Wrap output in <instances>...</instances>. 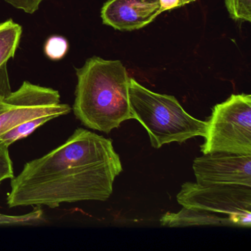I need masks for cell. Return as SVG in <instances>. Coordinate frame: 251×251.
I'll list each match as a JSON object with an SVG mask.
<instances>
[{"instance_id": "cell-15", "label": "cell", "mask_w": 251, "mask_h": 251, "mask_svg": "<svg viewBox=\"0 0 251 251\" xmlns=\"http://www.w3.org/2000/svg\"><path fill=\"white\" fill-rule=\"evenodd\" d=\"M8 148L5 144L0 142V185L4 180L14 177V167Z\"/></svg>"}, {"instance_id": "cell-3", "label": "cell", "mask_w": 251, "mask_h": 251, "mask_svg": "<svg viewBox=\"0 0 251 251\" xmlns=\"http://www.w3.org/2000/svg\"><path fill=\"white\" fill-rule=\"evenodd\" d=\"M129 105L132 118L146 129L155 149L173 142L181 144L206 136L208 123L189 115L175 97L155 93L130 77Z\"/></svg>"}, {"instance_id": "cell-8", "label": "cell", "mask_w": 251, "mask_h": 251, "mask_svg": "<svg viewBox=\"0 0 251 251\" xmlns=\"http://www.w3.org/2000/svg\"><path fill=\"white\" fill-rule=\"evenodd\" d=\"M161 14L159 0H108L101 18L115 30L132 31L146 27Z\"/></svg>"}, {"instance_id": "cell-5", "label": "cell", "mask_w": 251, "mask_h": 251, "mask_svg": "<svg viewBox=\"0 0 251 251\" xmlns=\"http://www.w3.org/2000/svg\"><path fill=\"white\" fill-rule=\"evenodd\" d=\"M182 206L227 216L230 224L251 226V187L242 185H202L187 182L177 195Z\"/></svg>"}, {"instance_id": "cell-16", "label": "cell", "mask_w": 251, "mask_h": 251, "mask_svg": "<svg viewBox=\"0 0 251 251\" xmlns=\"http://www.w3.org/2000/svg\"><path fill=\"white\" fill-rule=\"evenodd\" d=\"M10 5L17 9L23 10L27 14H33L39 9V5L44 0H5Z\"/></svg>"}, {"instance_id": "cell-11", "label": "cell", "mask_w": 251, "mask_h": 251, "mask_svg": "<svg viewBox=\"0 0 251 251\" xmlns=\"http://www.w3.org/2000/svg\"><path fill=\"white\" fill-rule=\"evenodd\" d=\"M55 118H57L55 116H43V117H36V118L27 120L25 123L18 125L14 128L7 131L5 134L2 135L0 137V142L9 147L17 141L27 137L40 126H43L45 123Z\"/></svg>"}, {"instance_id": "cell-17", "label": "cell", "mask_w": 251, "mask_h": 251, "mask_svg": "<svg viewBox=\"0 0 251 251\" xmlns=\"http://www.w3.org/2000/svg\"><path fill=\"white\" fill-rule=\"evenodd\" d=\"M159 2L161 13L183 7L181 0H159Z\"/></svg>"}, {"instance_id": "cell-12", "label": "cell", "mask_w": 251, "mask_h": 251, "mask_svg": "<svg viewBox=\"0 0 251 251\" xmlns=\"http://www.w3.org/2000/svg\"><path fill=\"white\" fill-rule=\"evenodd\" d=\"M48 222L41 206L24 215L10 216L0 213V226H40Z\"/></svg>"}, {"instance_id": "cell-18", "label": "cell", "mask_w": 251, "mask_h": 251, "mask_svg": "<svg viewBox=\"0 0 251 251\" xmlns=\"http://www.w3.org/2000/svg\"><path fill=\"white\" fill-rule=\"evenodd\" d=\"M197 0H181L182 6L187 5V4L192 3V2H195Z\"/></svg>"}, {"instance_id": "cell-1", "label": "cell", "mask_w": 251, "mask_h": 251, "mask_svg": "<svg viewBox=\"0 0 251 251\" xmlns=\"http://www.w3.org/2000/svg\"><path fill=\"white\" fill-rule=\"evenodd\" d=\"M123 171L112 141L78 128L53 151L26 163L11 178L7 197L9 208H57L64 202L105 201L116 177Z\"/></svg>"}, {"instance_id": "cell-14", "label": "cell", "mask_w": 251, "mask_h": 251, "mask_svg": "<svg viewBox=\"0 0 251 251\" xmlns=\"http://www.w3.org/2000/svg\"><path fill=\"white\" fill-rule=\"evenodd\" d=\"M68 50V42L62 36H51L47 40L45 45V54L52 61L62 59Z\"/></svg>"}, {"instance_id": "cell-13", "label": "cell", "mask_w": 251, "mask_h": 251, "mask_svg": "<svg viewBox=\"0 0 251 251\" xmlns=\"http://www.w3.org/2000/svg\"><path fill=\"white\" fill-rule=\"evenodd\" d=\"M230 18L235 21H251V0H225Z\"/></svg>"}, {"instance_id": "cell-6", "label": "cell", "mask_w": 251, "mask_h": 251, "mask_svg": "<svg viewBox=\"0 0 251 251\" xmlns=\"http://www.w3.org/2000/svg\"><path fill=\"white\" fill-rule=\"evenodd\" d=\"M72 108L61 103L59 92L25 81L20 89L0 96V137L27 120L43 117L67 115Z\"/></svg>"}, {"instance_id": "cell-9", "label": "cell", "mask_w": 251, "mask_h": 251, "mask_svg": "<svg viewBox=\"0 0 251 251\" xmlns=\"http://www.w3.org/2000/svg\"><path fill=\"white\" fill-rule=\"evenodd\" d=\"M220 216L217 213L183 206L179 212L166 213L160 219V223L170 227L231 225L228 217Z\"/></svg>"}, {"instance_id": "cell-2", "label": "cell", "mask_w": 251, "mask_h": 251, "mask_svg": "<svg viewBox=\"0 0 251 251\" xmlns=\"http://www.w3.org/2000/svg\"><path fill=\"white\" fill-rule=\"evenodd\" d=\"M75 115L92 130L109 133L131 120L129 105L130 77L118 60L89 58L77 70Z\"/></svg>"}, {"instance_id": "cell-4", "label": "cell", "mask_w": 251, "mask_h": 251, "mask_svg": "<svg viewBox=\"0 0 251 251\" xmlns=\"http://www.w3.org/2000/svg\"><path fill=\"white\" fill-rule=\"evenodd\" d=\"M203 154L223 152L251 155V96L232 95L213 108L207 121Z\"/></svg>"}, {"instance_id": "cell-10", "label": "cell", "mask_w": 251, "mask_h": 251, "mask_svg": "<svg viewBox=\"0 0 251 251\" xmlns=\"http://www.w3.org/2000/svg\"><path fill=\"white\" fill-rule=\"evenodd\" d=\"M22 33L21 26L13 20L0 23V69L15 55Z\"/></svg>"}, {"instance_id": "cell-7", "label": "cell", "mask_w": 251, "mask_h": 251, "mask_svg": "<svg viewBox=\"0 0 251 251\" xmlns=\"http://www.w3.org/2000/svg\"><path fill=\"white\" fill-rule=\"evenodd\" d=\"M197 183L202 185H242L251 187V155L217 152L193 161Z\"/></svg>"}]
</instances>
